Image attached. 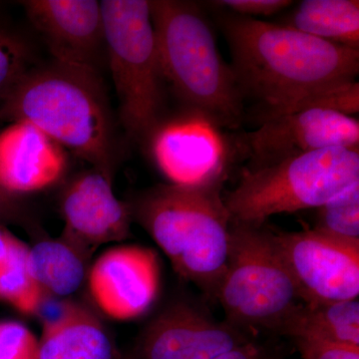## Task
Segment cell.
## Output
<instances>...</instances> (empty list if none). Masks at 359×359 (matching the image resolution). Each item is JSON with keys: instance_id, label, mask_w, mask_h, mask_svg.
<instances>
[{"instance_id": "1", "label": "cell", "mask_w": 359, "mask_h": 359, "mask_svg": "<svg viewBox=\"0 0 359 359\" xmlns=\"http://www.w3.org/2000/svg\"><path fill=\"white\" fill-rule=\"evenodd\" d=\"M219 27L245 113L257 125L306 108H320L328 92L356 81L359 49L292 28L224 13Z\"/></svg>"}, {"instance_id": "2", "label": "cell", "mask_w": 359, "mask_h": 359, "mask_svg": "<svg viewBox=\"0 0 359 359\" xmlns=\"http://www.w3.org/2000/svg\"><path fill=\"white\" fill-rule=\"evenodd\" d=\"M27 122L114 179L130 144L100 73L52 60L30 67L0 99V122Z\"/></svg>"}, {"instance_id": "3", "label": "cell", "mask_w": 359, "mask_h": 359, "mask_svg": "<svg viewBox=\"0 0 359 359\" xmlns=\"http://www.w3.org/2000/svg\"><path fill=\"white\" fill-rule=\"evenodd\" d=\"M226 176L199 183L161 184L128 203L182 278L216 301L229 249L231 218L222 189Z\"/></svg>"}, {"instance_id": "4", "label": "cell", "mask_w": 359, "mask_h": 359, "mask_svg": "<svg viewBox=\"0 0 359 359\" xmlns=\"http://www.w3.org/2000/svg\"><path fill=\"white\" fill-rule=\"evenodd\" d=\"M149 4L167 88L187 112L215 128H238L245 118L244 102L201 7L182 0Z\"/></svg>"}, {"instance_id": "5", "label": "cell", "mask_w": 359, "mask_h": 359, "mask_svg": "<svg viewBox=\"0 0 359 359\" xmlns=\"http://www.w3.org/2000/svg\"><path fill=\"white\" fill-rule=\"evenodd\" d=\"M107 66L118 98V120L129 143L144 147L166 117L167 85L149 0H103Z\"/></svg>"}, {"instance_id": "6", "label": "cell", "mask_w": 359, "mask_h": 359, "mask_svg": "<svg viewBox=\"0 0 359 359\" xmlns=\"http://www.w3.org/2000/svg\"><path fill=\"white\" fill-rule=\"evenodd\" d=\"M358 183L359 149H323L245 172L224 200L231 221L262 226L276 215L316 209Z\"/></svg>"}, {"instance_id": "7", "label": "cell", "mask_w": 359, "mask_h": 359, "mask_svg": "<svg viewBox=\"0 0 359 359\" xmlns=\"http://www.w3.org/2000/svg\"><path fill=\"white\" fill-rule=\"evenodd\" d=\"M216 301L245 332H278L302 301L273 230L231 221L230 249Z\"/></svg>"}, {"instance_id": "8", "label": "cell", "mask_w": 359, "mask_h": 359, "mask_svg": "<svg viewBox=\"0 0 359 359\" xmlns=\"http://www.w3.org/2000/svg\"><path fill=\"white\" fill-rule=\"evenodd\" d=\"M304 304L351 301L359 295V245L313 230L273 231Z\"/></svg>"}, {"instance_id": "9", "label": "cell", "mask_w": 359, "mask_h": 359, "mask_svg": "<svg viewBox=\"0 0 359 359\" xmlns=\"http://www.w3.org/2000/svg\"><path fill=\"white\" fill-rule=\"evenodd\" d=\"M245 146L248 171H255L323 149H358L359 122L337 111L306 108L259 125L245 135Z\"/></svg>"}, {"instance_id": "10", "label": "cell", "mask_w": 359, "mask_h": 359, "mask_svg": "<svg viewBox=\"0 0 359 359\" xmlns=\"http://www.w3.org/2000/svg\"><path fill=\"white\" fill-rule=\"evenodd\" d=\"M159 259L136 245L106 250L87 275L89 294L99 311L114 320L140 318L153 306L160 287Z\"/></svg>"}, {"instance_id": "11", "label": "cell", "mask_w": 359, "mask_h": 359, "mask_svg": "<svg viewBox=\"0 0 359 359\" xmlns=\"http://www.w3.org/2000/svg\"><path fill=\"white\" fill-rule=\"evenodd\" d=\"M20 4L53 60L101 74L107 50L100 1L26 0Z\"/></svg>"}, {"instance_id": "12", "label": "cell", "mask_w": 359, "mask_h": 359, "mask_svg": "<svg viewBox=\"0 0 359 359\" xmlns=\"http://www.w3.org/2000/svg\"><path fill=\"white\" fill-rule=\"evenodd\" d=\"M112 182L92 168L71 180L61 195L65 228L60 238L87 257L101 245L123 242L131 235L128 203L116 197Z\"/></svg>"}, {"instance_id": "13", "label": "cell", "mask_w": 359, "mask_h": 359, "mask_svg": "<svg viewBox=\"0 0 359 359\" xmlns=\"http://www.w3.org/2000/svg\"><path fill=\"white\" fill-rule=\"evenodd\" d=\"M249 332L219 323L186 302L163 311L141 335L136 359H212L250 341Z\"/></svg>"}, {"instance_id": "14", "label": "cell", "mask_w": 359, "mask_h": 359, "mask_svg": "<svg viewBox=\"0 0 359 359\" xmlns=\"http://www.w3.org/2000/svg\"><path fill=\"white\" fill-rule=\"evenodd\" d=\"M214 129L187 111L174 117L166 116L144 148L171 184L186 185L226 176L223 150Z\"/></svg>"}, {"instance_id": "15", "label": "cell", "mask_w": 359, "mask_h": 359, "mask_svg": "<svg viewBox=\"0 0 359 359\" xmlns=\"http://www.w3.org/2000/svg\"><path fill=\"white\" fill-rule=\"evenodd\" d=\"M65 149L27 122L0 132V186L16 196L50 188L65 176Z\"/></svg>"}, {"instance_id": "16", "label": "cell", "mask_w": 359, "mask_h": 359, "mask_svg": "<svg viewBox=\"0 0 359 359\" xmlns=\"http://www.w3.org/2000/svg\"><path fill=\"white\" fill-rule=\"evenodd\" d=\"M39 359H119L102 323L88 309L66 304L54 320L44 321Z\"/></svg>"}, {"instance_id": "17", "label": "cell", "mask_w": 359, "mask_h": 359, "mask_svg": "<svg viewBox=\"0 0 359 359\" xmlns=\"http://www.w3.org/2000/svg\"><path fill=\"white\" fill-rule=\"evenodd\" d=\"M292 339L325 340L359 346V302L304 304L290 313L278 332Z\"/></svg>"}, {"instance_id": "18", "label": "cell", "mask_w": 359, "mask_h": 359, "mask_svg": "<svg viewBox=\"0 0 359 359\" xmlns=\"http://www.w3.org/2000/svg\"><path fill=\"white\" fill-rule=\"evenodd\" d=\"M280 25L316 39L359 49L358 0H304Z\"/></svg>"}, {"instance_id": "19", "label": "cell", "mask_w": 359, "mask_h": 359, "mask_svg": "<svg viewBox=\"0 0 359 359\" xmlns=\"http://www.w3.org/2000/svg\"><path fill=\"white\" fill-rule=\"evenodd\" d=\"M89 257L62 238H42L28 248V266L46 295L75 294L88 275Z\"/></svg>"}, {"instance_id": "20", "label": "cell", "mask_w": 359, "mask_h": 359, "mask_svg": "<svg viewBox=\"0 0 359 359\" xmlns=\"http://www.w3.org/2000/svg\"><path fill=\"white\" fill-rule=\"evenodd\" d=\"M28 245L18 241L0 269V301L25 316H34L43 306L45 294L28 266Z\"/></svg>"}, {"instance_id": "21", "label": "cell", "mask_w": 359, "mask_h": 359, "mask_svg": "<svg viewBox=\"0 0 359 359\" xmlns=\"http://www.w3.org/2000/svg\"><path fill=\"white\" fill-rule=\"evenodd\" d=\"M316 210L313 230L344 244L359 245V183Z\"/></svg>"}, {"instance_id": "22", "label": "cell", "mask_w": 359, "mask_h": 359, "mask_svg": "<svg viewBox=\"0 0 359 359\" xmlns=\"http://www.w3.org/2000/svg\"><path fill=\"white\" fill-rule=\"evenodd\" d=\"M32 52L25 39L0 22V99L32 67Z\"/></svg>"}, {"instance_id": "23", "label": "cell", "mask_w": 359, "mask_h": 359, "mask_svg": "<svg viewBox=\"0 0 359 359\" xmlns=\"http://www.w3.org/2000/svg\"><path fill=\"white\" fill-rule=\"evenodd\" d=\"M39 340L16 320H0V359H39Z\"/></svg>"}, {"instance_id": "24", "label": "cell", "mask_w": 359, "mask_h": 359, "mask_svg": "<svg viewBox=\"0 0 359 359\" xmlns=\"http://www.w3.org/2000/svg\"><path fill=\"white\" fill-rule=\"evenodd\" d=\"M294 340L302 359H359V346L318 339Z\"/></svg>"}, {"instance_id": "25", "label": "cell", "mask_w": 359, "mask_h": 359, "mask_svg": "<svg viewBox=\"0 0 359 359\" xmlns=\"http://www.w3.org/2000/svg\"><path fill=\"white\" fill-rule=\"evenodd\" d=\"M212 6L223 8L224 11L244 18L273 15L287 8L292 4L289 0H218L212 1Z\"/></svg>"}, {"instance_id": "26", "label": "cell", "mask_w": 359, "mask_h": 359, "mask_svg": "<svg viewBox=\"0 0 359 359\" xmlns=\"http://www.w3.org/2000/svg\"><path fill=\"white\" fill-rule=\"evenodd\" d=\"M29 221V212L20 196L7 192L0 186V224H25Z\"/></svg>"}, {"instance_id": "27", "label": "cell", "mask_w": 359, "mask_h": 359, "mask_svg": "<svg viewBox=\"0 0 359 359\" xmlns=\"http://www.w3.org/2000/svg\"><path fill=\"white\" fill-rule=\"evenodd\" d=\"M212 359H275L266 347L250 340Z\"/></svg>"}, {"instance_id": "28", "label": "cell", "mask_w": 359, "mask_h": 359, "mask_svg": "<svg viewBox=\"0 0 359 359\" xmlns=\"http://www.w3.org/2000/svg\"><path fill=\"white\" fill-rule=\"evenodd\" d=\"M20 238L8 230L7 226L0 224V269L6 264Z\"/></svg>"}, {"instance_id": "29", "label": "cell", "mask_w": 359, "mask_h": 359, "mask_svg": "<svg viewBox=\"0 0 359 359\" xmlns=\"http://www.w3.org/2000/svg\"><path fill=\"white\" fill-rule=\"evenodd\" d=\"M119 359H136V358H135L134 355H132V356H127V358H119Z\"/></svg>"}]
</instances>
